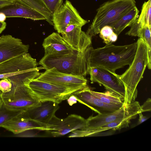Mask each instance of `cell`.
<instances>
[{
  "instance_id": "6da1fadb",
  "label": "cell",
  "mask_w": 151,
  "mask_h": 151,
  "mask_svg": "<svg viewBox=\"0 0 151 151\" xmlns=\"http://www.w3.org/2000/svg\"><path fill=\"white\" fill-rule=\"evenodd\" d=\"M137 42L124 45L110 43L103 47L94 49L88 47V64L90 67L102 69L111 73L126 65H130L135 56Z\"/></svg>"
},
{
  "instance_id": "7a4b0ae2",
  "label": "cell",
  "mask_w": 151,
  "mask_h": 151,
  "mask_svg": "<svg viewBox=\"0 0 151 151\" xmlns=\"http://www.w3.org/2000/svg\"><path fill=\"white\" fill-rule=\"evenodd\" d=\"M135 56L128 68L121 75L113 73L123 85L125 89L124 106L127 107L137 97V86L142 78L148 64L147 47L143 40L139 38L137 41Z\"/></svg>"
},
{
  "instance_id": "3957f363",
  "label": "cell",
  "mask_w": 151,
  "mask_h": 151,
  "mask_svg": "<svg viewBox=\"0 0 151 151\" xmlns=\"http://www.w3.org/2000/svg\"><path fill=\"white\" fill-rule=\"evenodd\" d=\"M88 48L84 51L76 50L44 55L39 64L46 70L55 68L61 73L74 76L88 74Z\"/></svg>"
},
{
  "instance_id": "277c9868",
  "label": "cell",
  "mask_w": 151,
  "mask_h": 151,
  "mask_svg": "<svg viewBox=\"0 0 151 151\" xmlns=\"http://www.w3.org/2000/svg\"><path fill=\"white\" fill-rule=\"evenodd\" d=\"M135 6V0H110L104 3L97 9L86 33L91 37L96 35L102 27L114 23Z\"/></svg>"
},
{
  "instance_id": "5b68a950",
  "label": "cell",
  "mask_w": 151,
  "mask_h": 151,
  "mask_svg": "<svg viewBox=\"0 0 151 151\" xmlns=\"http://www.w3.org/2000/svg\"><path fill=\"white\" fill-rule=\"evenodd\" d=\"M24 84L39 101H51L58 104L67 99L74 92L81 90L53 84L35 78L30 79Z\"/></svg>"
},
{
  "instance_id": "8992f818",
  "label": "cell",
  "mask_w": 151,
  "mask_h": 151,
  "mask_svg": "<svg viewBox=\"0 0 151 151\" xmlns=\"http://www.w3.org/2000/svg\"><path fill=\"white\" fill-rule=\"evenodd\" d=\"M12 84L10 91L1 93L2 101L7 108L24 111L40 104L27 86Z\"/></svg>"
},
{
  "instance_id": "52a82bcc",
  "label": "cell",
  "mask_w": 151,
  "mask_h": 151,
  "mask_svg": "<svg viewBox=\"0 0 151 151\" xmlns=\"http://www.w3.org/2000/svg\"><path fill=\"white\" fill-rule=\"evenodd\" d=\"M88 74L90 75L91 83L96 82L102 85L110 93L124 102V86L114 74L105 70L95 67L89 68Z\"/></svg>"
},
{
  "instance_id": "ba28073f",
  "label": "cell",
  "mask_w": 151,
  "mask_h": 151,
  "mask_svg": "<svg viewBox=\"0 0 151 151\" xmlns=\"http://www.w3.org/2000/svg\"><path fill=\"white\" fill-rule=\"evenodd\" d=\"M36 79L53 84L82 89L87 86L83 76L69 75L60 72L55 68L46 70Z\"/></svg>"
},
{
  "instance_id": "9c48e42d",
  "label": "cell",
  "mask_w": 151,
  "mask_h": 151,
  "mask_svg": "<svg viewBox=\"0 0 151 151\" xmlns=\"http://www.w3.org/2000/svg\"><path fill=\"white\" fill-rule=\"evenodd\" d=\"M52 22L55 29L58 33L62 34L70 24L84 26L88 21L83 18L70 2L66 0L53 15Z\"/></svg>"
},
{
  "instance_id": "30bf717a",
  "label": "cell",
  "mask_w": 151,
  "mask_h": 151,
  "mask_svg": "<svg viewBox=\"0 0 151 151\" xmlns=\"http://www.w3.org/2000/svg\"><path fill=\"white\" fill-rule=\"evenodd\" d=\"M48 124V131L50 132L52 136L59 137L84 128L86 125V119L75 114H70L64 119L59 118L55 115Z\"/></svg>"
},
{
  "instance_id": "8fae6325",
  "label": "cell",
  "mask_w": 151,
  "mask_h": 151,
  "mask_svg": "<svg viewBox=\"0 0 151 151\" xmlns=\"http://www.w3.org/2000/svg\"><path fill=\"white\" fill-rule=\"evenodd\" d=\"M83 26L78 24H70L61 34L64 40L74 50L83 52L91 44L92 37L82 31Z\"/></svg>"
},
{
  "instance_id": "7c38bea8",
  "label": "cell",
  "mask_w": 151,
  "mask_h": 151,
  "mask_svg": "<svg viewBox=\"0 0 151 151\" xmlns=\"http://www.w3.org/2000/svg\"><path fill=\"white\" fill-rule=\"evenodd\" d=\"M29 46L22 40L9 35L0 37V64L12 58L28 52Z\"/></svg>"
},
{
  "instance_id": "4fadbf2b",
  "label": "cell",
  "mask_w": 151,
  "mask_h": 151,
  "mask_svg": "<svg viewBox=\"0 0 151 151\" xmlns=\"http://www.w3.org/2000/svg\"><path fill=\"white\" fill-rule=\"evenodd\" d=\"M90 91L89 87L86 86L83 89L74 92L72 95L75 96L78 102L86 105L98 114L109 113L119 109L103 102L92 94Z\"/></svg>"
},
{
  "instance_id": "5bb4252c",
  "label": "cell",
  "mask_w": 151,
  "mask_h": 151,
  "mask_svg": "<svg viewBox=\"0 0 151 151\" xmlns=\"http://www.w3.org/2000/svg\"><path fill=\"white\" fill-rule=\"evenodd\" d=\"M59 108L58 104L51 101H45L23 111L22 114L27 118L48 124Z\"/></svg>"
},
{
  "instance_id": "9a60e30c",
  "label": "cell",
  "mask_w": 151,
  "mask_h": 151,
  "mask_svg": "<svg viewBox=\"0 0 151 151\" xmlns=\"http://www.w3.org/2000/svg\"><path fill=\"white\" fill-rule=\"evenodd\" d=\"M130 104L127 107L123 105L117 110L109 113L98 114L89 116L86 119V125L81 130L93 131L99 129L104 125L123 118L129 112Z\"/></svg>"
},
{
  "instance_id": "2e32d148",
  "label": "cell",
  "mask_w": 151,
  "mask_h": 151,
  "mask_svg": "<svg viewBox=\"0 0 151 151\" xmlns=\"http://www.w3.org/2000/svg\"><path fill=\"white\" fill-rule=\"evenodd\" d=\"M36 60L27 52L0 64V74L24 71L37 68Z\"/></svg>"
},
{
  "instance_id": "e0dca14e",
  "label": "cell",
  "mask_w": 151,
  "mask_h": 151,
  "mask_svg": "<svg viewBox=\"0 0 151 151\" xmlns=\"http://www.w3.org/2000/svg\"><path fill=\"white\" fill-rule=\"evenodd\" d=\"M14 118L3 125L1 127L17 134L25 131L37 129L48 131V124L33 120L24 116L22 114Z\"/></svg>"
},
{
  "instance_id": "ac0fdd59",
  "label": "cell",
  "mask_w": 151,
  "mask_h": 151,
  "mask_svg": "<svg viewBox=\"0 0 151 151\" xmlns=\"http://www.w3.org/2000/svg\"><path fill=\"white\" fill-rule=\"evenodd\" d=\"M0 12L4 13L6 17H20L34 20H46L45 17L37 11L15 3L0 8Z\"/></svg>"
},
{
  "instance_id": "d6986e66",
  "label": "cell",
  "mask_w": 151,
  "mask_h": 151,
  "mask_svg": "<svg viewBox=\"0 0 151 151\" xmlns=\"http://www.w3.org/2000/svg\"><path fill=\"white\" fill-rule=\"evenodd\" d=\"M42 45L45 50L44 55L69 52L74 50L59 33L56 32L52 33L45 38Z\"/></svg>"
},
{
  "instance_id": "ffe728a7",
  "label": "cell",
  "mask_w": 151,
  "mask_h": 151,
  "mask_svg": "<svg viewBox=\"0 0 151 151\" xmlns=\"http://www.w3.org/2000/svg\"><path fill=\"white\" fill-rule=\"evenodd\" d=\"M140 112H142L141 106L138 102L135 101L130 104L129 112L123 118L107 124L101 128H106L115 131L127 127H129L131 120L135 118Z\"/></svg>"
},
{
  "instance_id": "44dd1931",
  "label": "cell",
  "mask_w": 151,
  "mask_h": 151,
  "mask_svg": "<svg viewBox=\"0 0 151 151\" xmlns=\"http://www.w3.org/2000/svg\"><path fill=\"white\" fill-rule=\"evenodd\" d=\"M139 11L136 6L124 14L120 19L111 25L114 32L118 35L126 28L130 26L138 18Z\"/></svg>"
},
{
  "instance_id": "7402d4cb",
  "label": "cell",
  "mask_w": 151,
  "mask_h": 151,
  "mask_svg": "<svg viewBox=\"0 0 151 151\" xmlns=\"http://www.w3.org/2000/svg\"><path fill=\"white\" fill-rule=\"evenodd\" d=\"M14 3L30 7L42 14L50 24L53 25L52 16L42 0H12Z\"/></svg>"
},
{
  "instance_id": "603a6c76",
  "label": "cell",
  "mask_w": 151,
  "mask_h": 151,
  "mask_svg": "<svg viewBox=\"0 0 151 151\" xmlns=\"http://www.w3.org/2000/svg\"><path fill=\"white\" fill-rule=\"evenodd\" d=\"M91 93L105 104L117 108H121L124 105V102L119 97L109 93L108 91L101 93L91 90Z\"/></svg>"
},
{
  "instance_id": "cb8c5ba5",
  "label": "cell",
  "mask_w": 151,
  "mask_h": 151,
  "mask_svg": "<svg viewBox=\"0 0 151 151\" xmlns=\"http://www.w3.org/2000/svg\"><path fill=\"white\" fill-rule=\"evenodd\" d=\"M137 20L142 26H148L151 28V0L143 3Z\"/></svg>"
},
{
  "instance_id": "d4e9b609",
  "label": "cell",
  "mask_w": 151,
  "mask_h": 151,
  "mask_svg": "<svg viewBox=\"0 0 151 151\" xmlns=\"http://www.w3.org/2000/svg\"><path fill=\"white\" fill-rule=\"evenodd\" d=\"M23 111L7 108L2 102L0 104V127Z\"/></svg>"
},
{
  "instance_id": "484cf974",
  "label": "cell",
  "mask_w": 151,
  "mask_h": 151,
  "mask_svg": "<svg viewBox=\"0 0 151 151\" xmlns=\"http://www.w3.org/2000/svg\"><path fill=\"white\" fill-rule=\"evenodd\" d=\"M151 29L148 26H144L141 29L139 34V38L142 39L145 42L147 49L148 56V68L151 69Z\"/></svg>"
},
{
  "instance_id": "4316f807",
  "label": "cell",
  "mask_w": 151,
  "mask_h": 151,
  "mask_svg": "<svg viewBox=\"0 0 151 151\" xmlns=\"http://www.w3.org/2000/svg\"><path fill=\"white\" fill-rule=\"evenodd\" d=\"M99 33L100 37L106 44L115 42L117 39L118 35L110 26L106 25L102 27Z\"/></svg>"
},
{
  "instance_id": "83f0119b",
  "label": "cell",
  "mask_w": 151,
  "mask_h": 151,
  "mask_svg": "<svg viewBox=\"0 0 151 151\" xmlns=\"http://www.w3.org/2000/svg\"><path fill=\"white\" fill-rule=\"evenodd\" d=\"M42 1L52 16L63 4V0H42Z\"/></svg>"
},
{
  "instance_id": "f1b7e54d",
  "label": "cell",
  "mask_w": 151,
  "mask_h": 151,
  "mask_svg": "<svg viewBox=\"0 0 151 151\" xmlns=\"http://www.w3.org/2000/svg\"><path fill=\"white\" fill-rule=\"evenodd\" d=\"M130 26V30L125 34L132 36L138 37L140 30L144 26H142L138 22L137 18Z\"/></svg>"
},
{
  "instance_id": "f546056e",
  "label": "cell",
  "mask_w": 151,
  "mask_h": 151,
  "mask_svg": "<svg viewBox=\"0 0 151 151\" xmlns=\"http://www.w3.org/2000/svg\"><path fill=\"white\" fill-rule=\"evenodd\" d=\"M12 87V84L8 78L0 80V90L2 93H6L10 91Z\"/></svg>"
},
{
  "instance_id": "4dcf8cb0",
  "label": "cell",
  "mask_w": 151,
  "mask_h": 151,
  "mask_svg": "<svg viewBox=\"0 0 151 151\" xmlns=\"http://www.w3.org/2000/svg\"><path fill=\"white\" fill-rule=\"evenodd\" d=\"M142 112L150 111L151 110V99L149 98L141 106Z\"/></svg>"
},
{
  "instance_id": "1f68e13d",
  "label": "cell",
  "mask_w": 151,
  "mask_h": 151,
  "mask_svg": "<svg viewBox=\"0 0 151 151\" xmlns=\"http://www.w3.org/2000/svg\"><path fill=\"white\" fill-rule=\"evenodd\" d=\"M14 3L12 0H0V8L12 4Z\"/></svg>"
},
{
  "instance_id": "d6a6232c",
  "label": "cell",
  "mask_w": 151,
  "mask_h": 151,
  "mask_svg": "<svg viewBox=\"0 0 151 151\" xmlns=\"http://www.w3.org/2000/svg\"><path fill=\"white\" fill-rule=\"evenodd\" d=\"M67 101L70 106H72L77 102L76 98L73 95H71L67 99Z\"/></svg>"
},
{
  "instance_id": "836d02e7",
  "label": "cell",
  "mask_w": 151,
  "mask_h": 151,
  "mask_svg": "<svg viewBox=\"0 0 151 151\" xmlns=\"http://www.w3.org/2000/svg\"><path fill=\"white\" fill-rule=\"evenodd\" d=\"M139 118L137 125H138L142 123L148 119V118L143 115L142 112H140L138 114Z\"/></svg>"
},
{
  "instance_id": "e575fe53",
  "label": "cell",
  "mask_w": 151,
  "mask_h": 151,
  "mask_svg": "<svg viewBox=\"0 0 151 151\" xmlns=\"http://www.w3.org/2000/svg\"><path fill=\"white\" fill-rule=\"evenodd\" d=\"M6 25V24L5 22H0V34L5 29Z\"/></svg>"
},
{
  "instance_id": "d590c367",
  "label": "cell",
  "mask_w": 151,
  "mask_h": 151,
  "mask_svg": "<svg viewBox=\"0 0 151 151\" xmlns=\"http://www.w3.org/2000/svg\"><path fill=\"white\" fill-rule=\"evenodd\" d=\"M6 17L5 14L2 12H0V22H4Z\"/></svg>"
},
{
  "instance_id": "8d00e7d4",
  "label": "cell",
  "mask_w": 151,
  "mask_h": 151,
  "mask_svg": "<svg viewBox=\"0 0 151 151\" xmlns=\"http://www.w3.org/2000/svg\"><path fill=\"white\" fill-rule=\"evenodd\" d=\"M1 92L0 90V104H1V103L2 102V100L1 97Z\"/></svg>"
}]
</instances>
